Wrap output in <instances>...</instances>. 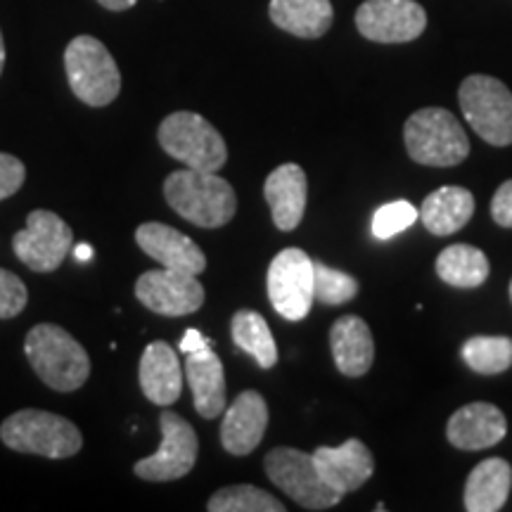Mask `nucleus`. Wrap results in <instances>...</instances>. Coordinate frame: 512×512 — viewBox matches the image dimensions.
<instances>
[{"label":"nucleus","mask_w":512,"mask_h":512,"mask_svg":"<svg viewBox=\"0 0 512 512\" xmlns=\"http://www.w3.org/2000/svg\"><path fill=\"white\" fill-rule=\"evenodd\" d=\"M74 247L72 228L53 211L36 209L27 216V228L12 238L17 259L34 273H53Z\"/></svg>","instance_id":"11"},{"label":"nucleus","mask_w":512,"mask_h":512,"mask_svg":"<svg viewBox=\"0 0 512 512\" xmlns=\"http://www.w3.org/2000/svg\"><path fill=\"white\" fill-rule=\"evenodd\" d=\"M491 216L498 226L512 228V181H505L491 200Z\"/></svg>","instance_id":"33"},{"label":"nucleus","mask_w":512,"mask_h":512,"mask_svg":"<svg viewBox=\"0 0 512 512\" xmlns=\"http://www.w3.org/2000/svg\"><path fill=\"white\" fill-rule=\"evenodd\" d=\"M159 425H162V444L150 458L138 460L133 472L147 482H174L192 472L200 441L190 422L169 408L159 415Z\"/></svg>","instance_id":"10"},{"label":"nucleus","mask_w":512,"mask_h":512,"mask_svg":"<svg viewBox=\"0 0 512 512\" xmlns=\"http://www.w3.org/2000/svg\"><path fill=\"white\" fill-rule=\"evenodd\" d=\"M3 444L17 453H34L50 460L72 458L81 451L83 437L72 420L57 413L27 408L0 425Z\"/></svg>","instance_id":"3"},{"label":"nucleus","mask_w":512,"mask_h":512,"mask_svg":"<svg viewBox=\"0 0 512 512\" xmlns=\"http://www.w3.org/2000/svg\"><path fill=\"white\" fill-rule=\"evenodd\" d=\"M361 36L375 43H408L422 36L427 15L415 0H366L356 10Z\"/></svg>","instance_id":"13"},{"label":"nucleus","mask_w":512,"mask_h":512,"mask_svg":"<svg viewBox=\"0 0 512 512\" xmlns=\"http://www.w3.org/2000/svg\"><path fill=\"white\" fill-rule=\"evenodd\" d=\"M512 486V467L503 458L482 460L470 472L465 484V510L498 512L508 501Z\"/></svg>","instance_id":"24"},{"label":"nucleus","mask_w":512,"mask_h":512,"mask_svg":"<svg viewBox=\"0 0 512 512\" xmlns=\"http://www.w3.org/2000/svg\"><path fill=\"white\" fill-rule=\"evenodd\" d=\"M264 467L268 479L306 510H330L342 501V494L323 482L313 453L280 446L268 453Z\"/></svg>","instance_id":"8"},{"label":"nucleus","mask_w":512,"mask_h":512,"mask_svg":"<svg viewBox=\"0 0 512 512\" xmlns=\"http://www.w3.org/2000/svg\"><path fill=\"white\" fill-rule=\"evenodd\" d=\"M415 221H418V209H415L411 202L406 200L389 202L375 211L373 235L377 240H389L394 238V235L403 233V230L411 228Z\"/></svg>","instance_id":"30"},{"label":"nucleus","mask_w":512,"mask_h":512,"mask_svg":"<svg viewBox=\"0 0 512 512\" xmlns=\"http://www.w3.org/2000/svg\"><path fill=\"white\" fill-rule=\"evenodd\" d=\"M24 351L36 375L55 392H74L91 375V358L67 330L41 323L29 330Z\"/></svg>","instance_id":"2"},{"label":"nucleus","mask_w":512,"mask_h":512,"mask_svg":"<svg viewBox=\"0 0 512 512\" xmlns=\"http://www.w3.org/2000/svg\"><path fill=\"white\" fill-rule=\"evenodd\" d=\"M136 297L152 313L178 318L202 309L204 287L197 275L174 271V268H159V271L140 275Z\"/></svg>","instance_id":"12"},{"label":"nucleus","mask_w":512,"mask_h":512,"mask_svg":"<svg viewBox=\"0 0 512 512\" xmlns=\"http://www.w3.org/2000/svg\"><path fill=\"white\" fill-rule=\"evenodd\" d=\"M330 349L335 366L342 375H366L375 358L373 332L368 323L358 316H342L330 330Z\"/></svg>","instance_id":"21"},{"label":"nucleus","mask_w":512,"mask_h":512,"mask_svg":"<svg viewBox=\"0 0 512 512\" xmlns=\"http://www.w3.org/2000/svg\"><path fill=\"white\" fill-rule=\"evenodd\" d=\"M460 110L467 124L489 145L512 143V93L494 76L475 74L460 83Z\"/></svg>","instance_id":"7"},{"label":"nucleus","mask_w":512,"mask_h":512,"mask_svg":"<svg viewBox=\"0 0 512 512\" xmlns=\"http://www.w3.org/2000/svg\"><path fill=\"white\" fill-rule=\"evenodd\" d=\"M27 285L15 273L0 268V318H15L27 306Z\"/></svg>","instance_id":"31"},{"label":"nucleus","mask_w":512,"mask_h":512,"mask_svg":"<svg viewBox=\"0 0 512 512\" xmlns=\"http://www.w3.org/2000/svg\"><path fill=\"white\" fill-rule=\"evenodd\" d=\"M463 361L479 375H498L512 366L510 337H470L460 349Z\"/></svg>","instance_id":"27"},{"label":"nucleus","mask_w":512,"mask_h":512,"mask_svg":"<svg viewBox=\"0 0 512 512\" xmlns=\"http://www.w3.org/2000/svg\"><path fill=\"white\" fill-rule=\"evenodd\" d=\"M230 332H233V342L245 354L254 356V361L264 370L278 363V347H275L273 332L261 313L238 311L230 323Z\"/></svg>","instance_id":"26"},{"label":"nucleus","mask_w":512,"mask_h":512,"mask_svg":"<svg viewBox=\"0 0 512 512\" xmlns=\"http://www.w3.org/2000/svg\"><path fill=\"white\" fill-rule=\"evenodd\" d=\"M140 389L157 406H171L183 392V368L166 342L147 344L140 358Z\"/></svg>","instance_id":"18"},{"label":"nucleus","mask_w":512,"mask_h":512,"mask_svg":"<svg viewBox=\"0 0 512 512\" xmlns=\"http://www.w3.org/2000/svg\"><path fill=\"white\" fill-rule=\"evenodd\" d=\"M209 347H214V342L204 337L200 330L190 328V330H185L181 344H178V351H183V354L188 356V354H195V351H202V349H209Z\"/></svg>","instance_id":"34"},{"label":"nucleus","mask_w":512,"mask_h":512,"mask_svg":"<svg viewBox=\"0 0 512 512\" xmlns=\"http://www.w3.org/2000/svg\"><path fill=\"white\" fill-rule=\"evenodd\" d=\"M3 64H5V43H3V34H0V74H3Z\"/></svg>","instance_id":"37"},{"label":"nucleus","mask_w":512,"mask_h":512,"mask_svg":"<svg viewBox=\"0 0 512 512\" xmlns=\"http://www.w3.org/2000/svg\"><path fill=\"white\" fill-rule=\"evenodd\" d=\"M268 299L285 320H304L316 302L313 294V261L302 249H283L268 266Z\"/></svg>","instance_id":"9"},{"label":"nucleus","mask_w":512,"mask_h":512,"mask_svg":"<svg viewBox=\"0 0 512 512\" xmlns=\"http://www.w3.org/2000/svg\"><path fill=\"white\" fill-rule=\"evenodd\" d=\"M313 460L323 482L342 496L361 489L375 472L373 453L361 439H349L342 446H318Z\"/></svg>","instance_id":"14"},{"label":"nucleus","mask_w":512,"mask_h":512,"mask_svg":"<svg viewBox=\"0 0 512 512\" xmlns=\"http://www.w3.org/2000/svg\"><path fill=\"white\" fill-rule=\"evenodd\" d=\"M27 169L17 157L0 152V202L8 200L24 185Z\"/></svg>","instance_id":"32"},{"label":"nucleus","mask_w":512,"mask_h":512,"mask_svg":"<svg viewBox=\"0 0 512 512\" xmlns=\"http://www.w3.org/2000/svg\"><path fill=\"white\" fill-rule=\"evenodd\" d=\"M159 145L188 169L219 171L228 162L226 140L195 112H174L159 126Z\"/></svg>","instance_id":"6"},{"label":"nucleus","mask_w":512,"mask_h":512,"mask_svg":"<svg viewBox=\"0 0 512 512\" xmlns=\"http://www.w3.org/2000/svg\"><path fill=\"white\" fill-rule=\"evenodd\" d=\"M136 242L143 252L164 268L200 275L207 268V256L181 230L166 223H143L136 230Z\"/></svg>","instance_id":"15"},{"label":"nucleus","mask_w":512,"mask_h":512,"mask_svg":"<svg viewBox=\"0 0 512 512\" xmlns=\"http://www.w3.org/2000/svg\"><path fill=\"white\" fill-rule=\"evenodd\" d=\"M489 259L472 245H451L437 256V275L446 285L472 290L489 278Z\"/></svg>","instance_id":"25"},{"label":"nucleus","mask_w":512,"mask_h":512,"mask_svg":"<svg viewBox=\"0 0 512 512\" xmlns=\"http://www.w3.org/2000/svg\"><path fill=\"white\" fill-rule=\"evenodd\" d=\"M102 8L112 10V12H124L128 8H133V5L138 3V0H98Z\"/></svg>","instance_id":"35"},{"label":"nucleus","mask_w":512,"mask_h":512,"mask_svg":"<svg viewBox=\"0 0 512 512\" xmlns=\"http://www.w3.org/2000/svg\"><path fill=\"white\" fill-rule=\"evenodd\" d=\"M510 299H512V283H510Z\"/></svg>","instance_id":"38"},{"label":"nucleus","mask_w":512,"mask_h":512,"mask_svg":"<svg viewBox=\"0 0 512 512\" xmlns=\"http://www.w3.org/2000/svg\"><path fill=\"white\" fill-rule=\"evenodd\" d=\"M209 512H285V505L264 489L252 484L226 486L207 503Z\"/></svg>","instance_id":"28"},{"label":"nucleus","mask_w":512,"mask_h":512,"mask_svg":"<svg viewBox=\"0 0 512 512\" xmlns=\"http://www.w3.org/2000/svg\"><path fill=\"white\" fill-rule=\"evenodd\" d=\"M164 197L169 207L185 221L200 228H221L238 211V197L226 178L216 171L185 169L174 171L164 181Z\"/></svg>","instance_id":"1"},{"label":"nucleus","mask_w":512,"mask_h":512,"mask_svg":"<svg viewBox=\"0 0 512 512\" xmlns=\"http://www.w3.org/2000/svg\"><path fill=\"white\" fill-rule=\"evenodd\" d=\"M508 434L505 415L494 403H467L451 415L446 427V437L460 451H482L496 446Z\"/></svg>","instance_id":"17"},{"label":"nucleus","mask_w":512,"mask_h":512,"mask_svg":"<svg viewBox=\"0 0 512 512\" xmlns=\"http://www.w3.org/2000/svg\"><path fill=\"white\" fill-rule=\"evenodd\" d=\"M268 15L278 29L299 38H320L332 27L330 0H271Z\"/></svg>","instance_id":"23"},{"label":"nucleus","mask_w":512,"mask_h":512,"mask_svg":"<svg viewBox=\"0 0 512 512\" xmlns=\"http://www.w3.org/2000/svg\"><path fill=\"white\" fill-rule=\"evenodd\" d=\"M185 377L192 389L197 413L204 420H214L226 411V375L223 363L214 351L202 349L185 356Z\"/></svg>","instance_id":"20"},{"label":"nucleus","mask_w":512,"mask_h":512,"mask_svg":"<svg viewBox=\"0 0 512 512\" xmlns=\"http://www.w3.org/2000/svg\"><path fill=\"white\" fill-rule=\"evenodd\" d=\"M74 256H76V261L86 264V261H91L95 256V249L91 245H86V242H81V245L74 247Z\"/></svg>","instance_id":"36"},{"label":"nucleus","mask_w":512,"mask_h":512,"mask_svg":"<svg viewBox=\"0 0 512 512\" xmlns=\"http://www.w3.org/2000/svg\"><path fill=\"white\" fill-rule=\"evenodd\" d=\"M403 140L413 162L425 166H456L470 155V140L458 119L444 107H425L403 126Z\"/></svg>","instance_id":"4"},{"label":"nucleus","mask_w":512,"mask_h":512,"mask_svg":"<svg viewBox=\"0 0 512 512\" xmlns=\"http://www.w3.org/2000/svg\"><path fill=\"white\" fill-rule=\"evenodd\" d=\"M313 294L320 304L342 306L358 294V280L344 271H335L323 261H313Z\"/></svg>","instance_id":"29"},{"label":"nucleus","mask_w":512,"mask_h":512,"mask_svg":"<svg viewBox=\"0 0 512 512\" xmlns=\"http://www.w3.org/2000/svg\"><path fill=\"white\" fill-rule=\"evenodd\" d=\"M69 88L76 98L91 107H105L117 100L121 91V74L117 62L93 36H76L64 50Z\"/></svg>","instance_id":"5"},{"label":"nucleus","mask_w":512,"mask_h":512,"mask_svg":"<svg viewBox=\"0 0 512 512\" xmlns=\"http://www.w3.org/2000/svg\"><path fill=\"white\" fill-rule=\"evenodd\" d=\"M306 174L299 164H283L266 178L264 195L271 207L273 223L280 230H294L306 211Z\"/></svg>","instance_id":"19"},{"label":"nucleus","mask_w":512,"mask_h":512,"mask_svg":"<svg viewBox=\"0 0 512 512\" xmlns=\"http://www.w3.org/2000/svg\"><path fill=\"white\" fill-rule=\"evenodd\" d=\"M475 216V197L460 185H444L427 195L420 207V221L437 238L458 233Z\"/></svg>","instance_id":"22"},{"label":"nucleus","mask_w":512,"mask_h":512,"mask_svg":"<svg viewBox=\"0 0 512 512\" xmlns=\"http://www.w3.org/2000/svg\"><path fill=\"white\" fill-rule=\"evenodd\" d=\"M268 427V406L259 392H242L228 406L221 425V444L233 456H249Z\"/></svg>","instance_id":"16"}]
</instances>
